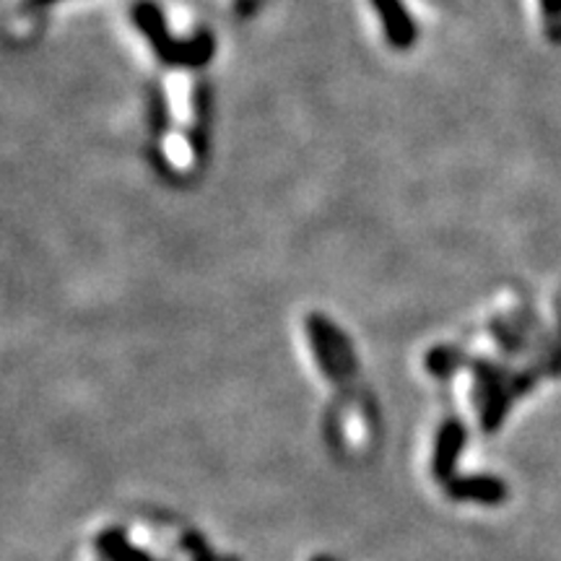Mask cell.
<instances>
[{"label":"cell","instance_id":"cell-1","mask_svg":"<svg viewBox=\"0 0 561 561\" xmlns=\"http://www.w3.org/2000/svg\"><path fill=\"white\" fill-rule=\"evenodd\" d=\"M210 94L198 68L167 70L153 112V146L167 172L191 178L206 161Z\"/></svg>","mask_w":561,"mask_h":561},{"label":"cell","instance_id":"cell-2","mask_svg":"<svg viewBox=\"0 0 561 561\" xmlns=\"http://www.w3.org/2000/svg\"><path fill=\"white\" fill-rule=\"evenodd\" d=\"M133 26L144 45L157 55L161 66L172 68H201L214 53V39L208 32H180L164 19V13L151 0H140L133 9Z\"/></svg>","mask_w":561,"mask_h":561},{"label":"cell","instance_id":"cell-3","mask_svg":"<svg viewBox=\"0 0 561 561\" xmlns=\"http://www.w3.org/2000/svg\"><path fill=\"white\" fill-rule=\"evenodd\" d=\"M371 13L377 16V26L385 45L396 53H405L416 45L419 30L413 24L409 9H405L403 0H367Z\"/></svg>","mask_w":561,"mask_h":561},{"label":"cell","instance_id":"cell-4","mask_svg":"<svg viewBox=\"0 0 561 561\" xmlns=\"http://www.w3.org/2000/svg\"><path fill=\"white\" fill-rule=\"evenodd\" d=\"M538 9H541L546 34H549V37H559L561 34V0H538Z\"/></svg>","mask_w":561,"mask_h":561},{"label":"cell","instance_id":"cell-5","mask_svg":"<svg viewBox=\"0 0 561 561\" xmlns=\"http://www.w3.org/2000/svg\"><path fill=\"white\" fill-rule=\"evenodd\" d=\"M26 3L34 5V9H47V5L58 3V0H26Z\"/></svg>","mask_w":561,"mask_h":561}]
</instances>
